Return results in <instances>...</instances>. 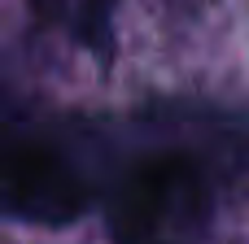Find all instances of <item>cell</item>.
<instances>
[{"label": "cell", "instance_id": "cell-2", "mask_svg": "<svg viewBox=\"0 0 249 244\" xmlns=\"http://www.w3.org/2000/svg\"><path fill=\"white\" fill-rule=\"evenodd\" d=\"M83 210H88V192L57 153L39 144H22V140H0V214L4 218L61 227V223H74Z\"/></svg>", "mask_w": 249, "mask_h": 244}, {"label": "cell", "instance_id": "cell-1", "mask_svg": "<svg viewBox=\"0 0 249 244\" xmlns=\"http://www.w3.org/2000/svg\"><path fill=\"white\" fill-rule=\"evenodd\" d=\"M206 214V183L201 170L179 157L162 153L140 162L114 201V236L118 244H166L188 231Z\"/></svg>", "mask_w": 249, "mask_h": 244}]
</instances>
